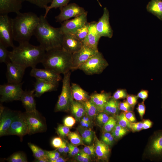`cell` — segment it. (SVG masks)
Masks as SVG:
<instances>
[{
  "label": "cell",
  "mask_w": 162,
  "mask_h": 162,
  "mask_svg": "<svg viewBox=\"0 0 162 162\" xmlns=\"http://www.w3.org/2000/svg\"><path fill=\"white\" fill-rule=\"evenodd\" d=\"M111 97L110 93L102 91L100 93H92L90 95V100L101 112L104 111L106 104Z\"/></svg>",
  "instance_id": "23"
},
{
  "label": "cell",
  "mask_w": 162,
  "mask_h": 162,
  "mask_svg": "<svg viewBox=\"0 0 162 162\" xmlns=\"http://www.w3.org/2000/svg\"><path fill=\"white\" fill-rule=\"evenodd\" d=\"M72 56L62 47L56 48L46 51L41 63L45 68L64 74L72 70Z\"/></svg>",
  "instance_id": "4"
},
{
  "label": "cell",
  "mask_w": 162,
  "mask_h": 162,
  "mask_svg": "<svg viewBox=\"0 0 162 162\" xmlns=\"http://www.w3.org/2000/svg\"><path fill=\"white\" fill-rule=\"evenodd\" d=\"M117 120L114 118L110 117L108 121L102 127L103 132H111L117 124Z\"/></svg>",
  "instance_id": "38"
},
{
  "label": "cell",
  "mask_w": 162,
  "mask_h": 162,
  "mask_svg": "<svg viewBox=\"0 0 162 162\" xmlns=\"http://www.w3.org/2000/svg\"><path fill=\"white\" fill-rule=\"evenodd\" d=\"M30 75L36 79L53 82H58L62 79L60 74L45 68L44 69H39L35 67L32 68Z\"/></svg>",
  "instance_id": "17"
},
{
  "label": "cell",
  "mask_w": 162,
  "mask_h": 162,
  "mask_svg": "<svg viewBox=\"0 0 162 162\" xmlns=\"http://www.w3.org/2000/svg\"><path fill=\"white\" fill-rule=\"evenodd\" d=\"M58 82L48 81L39 79H36L34 84V96L39 97L44 93L56 90Z\"/></svg>",
  "instance_id": "20"
},
{
  "label": "cell",
  "mask_w": 162,
  "mask_h": 162,
  "mask_svg": "<svg viewBox=\"0 0 162 162\" xmlns=\"http://www.w3.org/2000/svg\"><path fill=\"white\" fill-rule=\"evenodd\" d=\"M69 148V150L68 152L69 155L70 156H75L80 152V150L76 146L71 143H68Z\"/></svg>",
  "instance_id": "52"
},
{
  "label": "cell",
  "mask_w": 162,
  "mask_h": 162,
  "mask_svg": "<svg viewBox=\"0 0 162 162\" xmlns=\"http://www.w3.org/2000/svg\"><path fill=\"white\" fill-rule=\"evenodd\" d=\"M138 98L137 96L133 94L128 95L126 101L133 109L137 102Z\"/></svg>",
  "instance_id": "48"
},
{
  "label": "cell",
  "mask_w": 162,
  "mask_h": 162,
  "mask_svg": "<svg viewBox=\"0 0 162 162\" xmlns=\"http://www.w3.org/2000/svg\"><path fill=\"white\" fill-rule=\"evenodd\" d=\"M119 104L117 100L111 97L106 104L103 111L108 115H116L119 110Z\"/></svg>",
  "instance_id": "30"
},
{
  "label": "cell",
  "mask_w": 162,
  "mask_h": 162,
  "mask_svg": "<svg viewBox=\"0 0 162 162\" xmlns=\"http://www.w3.org/2000/svg\"><path fill=\"white\" fill-rule=\"evenodd\" d=\"M9 51L8 57L12 62L25 68L35 67L41 63L46 51L40 45L35 46L28 42L19 44Z\"/></svg>",
  "instance_id": "1"
},
{
  "label": "cell",
  "mask_w": 162,
  "mask_h": 162,
  "mask_svg": "<svg viewBox=\"0 0 162 162\" xmlns=\"http://www.w3.org/2000/svg\"><path fill=\"white\" fill-rule=\"evenodd\" d=\"M95 148L96 156L98 160L107 161L109 156L110 149L109 146L101 140H99L95 136Z\"/></svg>",
  "instance_id": "24"
},
{
  "label": "cell",
  "mask_w": 162,
  "mask_h": 162,
  "mask_svg": "<svg viewBox=\"0 0 162 162\" xmlns=\"http://www.w3.org/2000/svg\"><path fill=\"white\" fill-rule=\"evenodd\" d=\"M132 109L127 101L124 100L123 102L119 103V110L122 111L124 112H127L130 111Z\"/></svg>",
  "instance_id": "51"
},
{
  "label": "cell",
  "mask_w": 162,
  "mask_h": 162,
  "mask_svg": "<svg viewBox=\"0 0 162 162\" xmlns=\"http://www.w3.org/2000/svg\"><path fill=\"white\" fill-rule=\"evenodd\" d=\"M71 88L74 100L83 102L90 99V95L77 84L72 83L71 85Z\"/></svg>",
  "instance_id": "25"
},
{
  "label": "cell",
  "mask_w": 162,
  "mask_h": 162,
  "mask_svg": "<svg viewBox=\"0 0 162 162\" xmlns=\"http://www.w3.org/2000/svg\"><path fill=\"white\" fill-rule=\"evenodd\" d=\"M76 120L72 116H68L63 120L64 125L70 128L72 127L76 123Z\"/></svg>",
  "instance_id": "49"
},
{
  "label": "cell",
  "mask_w": 162,
  "mask_h": 162,
  "mask_svg": "<svg viewBox=\"0 0 162 162\" xmlns=\"http://www.w3.org/2000/svg\"><path fill=\"white\" fill-rule=\"evenodd\" d=\"M126 117L131 122H135L136 118L134 113L131 111L124 112Z\"/></svg>",
  "instance_id": "57"
},
{
  "label": "cell",
  "mask_w": 162,
  "mask_h": 162,
  "mask_svg": "<svg viewBox=\"0 0 162 162\" xmlns=\"http://www.w3.org/2000/svg\"><path fill=\"white\" fill-rule=\"evenodd\" d=\"M97 22L95 21L90 22L88 34L83 44L98 52V43L101 37L96 29Z\"/></svg>",
  "instance_id": "19"
},
{
  "label": "cell",
  "mask_w": 162,
  "mask_h": 162,
  "mask_svg": "<svg viewBox=\"0 0 162 162\" xmlns=\"http://www.w3.org/2000/svg\"><path fill=\"white\" fill-rule=\"evenodd\" d=\"M83 45L82 42L73 34H63L62 47L67 52L73 54L80 50Z\"/></svg>",
  "instance_id": "18"
},
{
  "label": "cell",
  "mask_w": 162,
  "mask_h": 162,
  "mask_svg": "<svg viewBox=\"0 0 162 162\" xmlns=\"http://www.w3.org/2000/svg\"><path fill=\"white\" fill-rule=\"evenodd\" d=\"M63 142V141L60 137H55L52 139L51 144L54 147L57 148L62 145Z\"/></svg>",
  "instance_id": "55"
},
{
  "label": "cell",
  "mask_w": 162,
  "mask_h": 162,
  "mask_svg": "<svg viewBox=\"0 0 162 162\" xmlns=\"http://www.w3.org/2000/svg\"><path fill=\"white\" fill-rule=\"evenodd\" d=\"M56 131L58 134L61 137H64L68 136L70 133V128L62 125H59Z\"/></svg>",
  "instance_id": "44"
},
{
  "label": "cell",
  "mask_w": 162,
  "mask_h": 162,
  "mask_svg": "<svg viewBox=\"0 0 162 162\" xmlns=\"http://www.w3.org/2000/svg\"><path fill=\"white\" fill-rule=\"evenodd\" d=\"M59 9L60 13L55 18L56 22H59L77 17L86 11L83 8L75 3L68 4Z\"/></svg>",
  "instance_id": "10"
},
{
  "label": "cell",
  "mask_w": 162,
  "mask_h": 162,
  "mask_svg": "<svg viewBox=\"0 0 162 162\" xmlns=\"http://www.w3.org/2000/svg\"><path fill=\"white\" fill-rule=\"evenodd\" d=\"M39 19V17L32 12L17 14L12 19L14 40L19 44L28 42L34 34Z\"/></svg>",
  "instance_id": "3"
},
{
  "label": "cell",
  "mask_w": 162,
  "mask_h": 162,
  "mask_svg": "<svg viewBox=\"0 0 162 162\" xmlns=\"http://www.w3.org/2000/svg\"><path fill=\"white\" fill-rule=\"evenodd\" d=\"M70 110L76 121L79 122L86 114L84 106L82 102L74 100L70 105Z\"/></svg>",
  "instance_id": "27"
},
{
  "label": "cell",
  "mask_w": 162,
  "mask_h": 162,
  "mask_svg": "<svg viewBox=\"0 0 162 162\" xmlns=\"http://www.w3.org/2000/svg\"><path fill=\"white\" fill-rule=\"evenodd\" d=\"M87 11L71 20L62 22L59 27L63 34L66 33L74 34L78 29L84 25L87 22Z\"/></svg>",
  "instance_id": "11"
},
{
  "label": "cell",
  "mask_w": 162,
  "mask_h": 162,
  "mask_svg": "<svg viewBox=\"0 0 162 162\" xmlns=\"http://www.w3.org/2000/svg\"><path fill=\"white\" fill-rule=\"evenodd\" d=\"M117 124L125 128L130 129V122L126 117L124 112H122L117 116Z\"/></svg>",
  "instance_id": "36"
},
{
  "label": "cell",
  "mask_w": 162,
  "mask_h": 162,
  "mask_svg": "<svg viewBox=\"0 0 162 162\" xmlns=\"http://www.w3.org/2000/svg\"><path fill=\"white\" fill-rule=\"evenodd\" d=\"M67 161V160L63 158L59 157L54 162H65Z\"/></svg>",
  "instance_id": "61"
},
{
  "label": "cell",
  "mask_w": 162,
  "mask_h": 162,
  "mask_svg": "<svg viewBox=\"0 0 162 162\" xmlns=\"http://www.w3.org/2000/svg\"><path fill=\"white\" fill-rule=\"evenodd\" d=\"M108 65V64L102 54L98 51L80 66L78 69L87 75H92L101 73Z\"/></svg>",
  "instance_id": "7"
},
{
  "label": "cell",
  "mask_w": 162,
  "mask_h": 162,
  "mask_svg": "<svg viewBox=\"0 0 162 162\" xmlns=\"http://www.w3.org/2000/svg\"><path fill=\"white\" fill-rule=\"evenodd\" d=\"M29 90L24 91L21 95L20 100L25 108L26 112H28L29 108Z\"/></svg>",
  "instance_id": "41"
},
{
  "label": "cell",
  "mask_w": 162,
  "mask_h": 162,
  "mask_svg": "<svg viewBox=\"0 0 162 162\" xmlns=\"http://www.w3.org/2000/svg\"><path fill=\"white\" fill-rule=\"evenodd\" d=\"M82 150L90 156L95 157L96 156L95 145L94 144L86 146Z\"/></svg>",
  "instance_id": "47"
},
{
  "label": "cell",
  "mask_w": 162,
  "mask_h": 162,
  "mask_svg": "<svg viewBox=\"0 0 162 162\" xmlns=\"http://www.w3.org/2000/svg\"><path fill=\"white\" fill-rule=\"evenodd\" d=\"M22 115L27 124L28 134L45 132L47 125L44 117L37 110L33 112H25Z\"/></svg>",
  "instance_id": "6"
},
{
  "label": "cell",
  "mask_w": 162,
  "mask_h": 162,
  "mask_svg": "<svg viewBox=\"0 0 162 162\" xmlns=\"http://www.w3.org/2000/svg\"><path fill=\"white\" fill-rule=\"evenodd\" d=\"M28 134V128L22 113L17 112L8 130L7 135H15L21 139Z\"/></svg>",
  "instance_id": "12"
},
{
  "label": "cell",
  "mask_w": 162,
  "mask_h": 162,
  "mask_svg": "<svg viewBox=\"0 0 162 162\" xmlns=\"http://www.w3.org/2000/svg\"><path fill=\"white\" fill-rule=\"evenodd\" d=\"M115 139L110 132H103L101 140L108 146H110L113 144Z\"/></svg>",
  "instance_id": "42"
},
{
  "label": "cell",
  "mask_w": 162,
  "mask_h": 162,
  "mask_svg": "<svg viewBox=\"0 0 162 162\" xmlns=\"http://www.w3.org/2000/svg\"><path fill=\"white\" fill-rule=\"evenodd\" d=\"M75 159L80 162H89L91 161V156L86 153L82 149L80 150L78 153L75 156Z\"/></svg>",
  "instance_id": "40"
},
{
  "label": "cell",
  "mask_w": 162,
  "mask_h": 162,
  "mask_svg": "<svg viewBox=\"0 0 162 162\" xmlns=\"http://www.w3.org/2000/svg\"><path fill=\"white\" fill-rule=\"evenodd\" d=\"M97 1L98 2V3L99 4V5H100V6L101 7V4L100 3L99 1L98 0H97Z\"/></svg>",
  "instance_id": "63"
},
{
  "label": "cell",
  "mask_w": 162,
  "mask_h": 162,
  "mask_svg": "<svg viewBox=\"0 0 162 162\" xmlns=\"http://www.w3.org/2000/svg\"><path fill=\"white\" fill-rule=\"evenodd\" d=\"M70 71L64 74L61 92L55 107L56 112H67L70 110L74 100L70 82Z\"/></svg>",
  "instance_id": "5"
},
{
  "label": "cell",
  "mask_w": 162,
  "mask_h": 162,
  "mask_svg": "<svg viewBox=\"0 0 162 162\" xmlns=\"http://www.w3.org/2000/svg\"><path fill=\"white\" fill-rule=\"evenodd\" d=\"M6 160L9 162H27L25 154L21 152L14 153L8 158Z\"/></svg>",
  "instance_id": "34"
},
{
  "label": "cell",
  "mask_w": 162,
  "mask_h": 162,
  "mask_svg": "<svg viewBox=\"0 0 162 162\" xmlns=\"http://www.w3.org/2000/svg\"><path fill=\"white\" fill-rule=\"evenodd\" d=\"M65 141H63V144L64 148V153L65 154L68 153L69 150V148L68 145V142Z\"/></svg>",
  "instance_id": "60"
},
{
  "label": "cell",
  "mask_w": 162,
  "mask_h": 162,
  "mask_svg": "<svg viewBox=\"0 0 162 162\" xmlns=\"http://www.w3.org/2000/svg\"><path fill=\"white\" fill-rule=\"evenodd\" d=\"M146 9L162 20V0H151L147 4Z\"/></svg>",
  "instance_id": "26"
},
{
  "label": "cell",
  "mask_w": 162,
  "mask_h": 162,
  "mask_svg": "<svg viewBox=\"0 0 162 162\" xmlns=\"http://www.w3.org/2000/svg\"><path fill=\"white\" fill-rule=\"evenodd\" d=\"M98 52L83 44L80 50L72 54V70L78 69L80 66Z\"/></svg>",
  "instance_id": "13"
},
{
  "label": "cell",
  "mask_w": 162,
  "mask_h": 162,
  "mask_svg": "<svg viewBox=\"0 0 162 162\" xmlns=\"http://www.w3.org/2000/svg\"><path fill=\"white\" fill-rule=\"evenodd\" d=\"M77 129L84 143L88 145H90L95 136L93 131L91 129L84 128L80 126Z\"/></svg>",
  "instance_id": "28"
},
{
  "label": "cell",
  "mask_w": 162,
  "mask_h": 162,
  "mask_svg": "<svg viewBox=\"0 0 162 162\" xmlns=\"http://www.w3.org/2000/svg\"><path fill=\"white\" fill-rule=\"evenodd\" d=\"M23 82L19 83H8L0 86V101L2 102L20 100L23 92Z\"/></svg>",
  "instance_id": "9"
},
{
  "label": "cell",
  "mask_w": 162,
  "mask_h": 162,
  "mask_svg": "<svg viewBox=\"0 0 162 162\" xmlns=\"http://www.w3.org/2000/svg\"><path fill=\"white\" fill-rule=\"evenodd\" d=\"M28 2L40 8H45L52 0H23Z\"/></svg>",
  "instance_id": "43"
},
{
  "label": "cell",
  "mask_w": 162,
  "mask_h": 162,
  "mask_svg": "<svg viewBox=\"0 0 162 162\" xmlns=\"http://www.w3.org/2000/svg\"><path fill=\"white\" fill-rule=\"evenodd\" d=\"M128 95L126 90L125 89H119L113 94L111 98L113 99L118 100L126 98Z\"/></svg>",
  "instance_id": "45"
},
{
  "label": "cell",
  "mask_w": 162,
  "mask_h": 162,
  "mask_svg": "<svg viewBox=\"0 0 162 162\" xmlns=\"http://www.w3.org/2000/svg\"><path fill=\"white\" fill-rule=\"evenodd\" d=\"M137 111L141 119H142L146 111V106L144 101L138 104L136 108Z\"/></svg>",
  "instance_id": "53"
},
{
  "label": "cell",
  "mask_w": 162,
  "mask_h": 162,
  "mask_svg": "<svg viewBox=\"0 0 162 162\" xmlns=\"http://www.w3.org/2000/svg\"><path fill=\"white\" fill-rule=\"evenodd\" d=\"M79 122L80 126L84 128L90 129L92 125V123L86 122L81 119Z\"/></svg>",
  "instance_id": "59"
},
{
  "label": "cell",
  "mask_w": 162,
  "mask_h": 162,
  "mask_svg": "<svg viewBox=\"0 0 162 162\" xmlns=\"http://www.w3.org/2000/svg\"><path fill=\"white\" fill-rule=\"evenodd\" d=\"M39 18L34 34L40 45L46 51L62 47L63 34L59 28L51 26L44 15H41Z\"/></svg>",
  "instance_id": "2"
},
{
  "label": "cell",
  "mask_w": 162,
  "mask_h": 162,
  "mask_svg": "<svg viewBox=\"0 0 162 162\" xmlns=\"http://www.w3.org/2000/svg\"><path fill=\"white\" fill-rule=\"evenodd\" d=\"M17 112L0 105V137L7 135L8 130Z\"/></svg>",
  "instance_id": "16"
},
{
  "label": "cell",
  "mask_w": 162,
  "mask_h": 162,
  "mask_svg": "<svg viewBox=\"0 0 162 162\" xmlns=\"http://www.w3.org/2000/svg\"><path fill=\"white\" fill-rule=\"evenodd\" d=\"M142 122H131L130 129L133 132L139 131L142 129Z\"/></svg>",
  "instance_id": "50"
},
{
  "label": "cell",
  "mask_w": 162,
  "mask_h": 162,
  "mask_svg": "<svg viewBox=\"0 0 162 162\" xmlns=\"http://www.w3.org/2000/svg\"><path fill=\"white\" fill-rule=\"evenodd\" d=\"M148 91L147 90H142L137 94V96L138 98L142 99L144 101L148 97Z\"/></svg>",
  "instance_id": "56"
},
{
  "label": "cell",
  "mask_w": 162,
  "mask_h": 162,
  "mask_svg": "<svg viewBox=\"0 0 162 162\" xmlns=\"http://www.w3.org/2000/svg\"><path fill=\"white\" fill-rule=\"evenodd\" d=\"M129 131L128 129L123 128L117 124L111 133L116 139H118L124 135Z\"/></svg>",
  "instance_id": "35"
},
{
  "label": "cell",
  "mask_w": 162,
  "mask_h": 162,
  "mask_svg": "<svg viewBox=\"0 0 162 162\" xmlns=\"http://www.w3.org/2000/svg\"><path fill=\"white\" fill-rule=\"evenodd\" d=\"M110 14L106 7L103 9L102 16L97 22L96 27L97 31L101 37H105L111 38L113 36V31L110 23Z\"/></svg>",
  "instance_id": "15"
},
{
  "label": "cell",
  "mask_w": 162,
  "mask_h": 162,
  "mask_svg": "<svg viewBox=\"0 0 162 162\" xmlns=\"http://www.w3.org/2000/svg\"><path fill=\"white\" fill-rule=\"evenodd\" d=\"M70 0H52L49 6H47L45 8V13L44 15L45 17H46L50 10L52 9L57 8H60L68 4Z\"/></svg>",
  "instance_id": "31"
},
{
  "label": "cell",
  "mask_w": 162,
  "mask_h": 162,
  "mask_svg": "<svg viewBox=\"0 0 162 162\" xmlns=\"http://www.w3.org/2000/svg\"><path fill=\"white\" fill-rule=\"evenodd\" d=\"M6 64L8 82L19 83L21 82L26 68L10 61H8Z\"/></svg>",
  "instance_id": "14"
},
{
  "label": "cell",
  "mask_w": 162,
  "mask_h": 162,
  "mask_svg": "<svg viewBox=\"0 0 162 162\" xmlns=\"http://www.w3.org/2000/svg\"><path fill=\"white\" fill-rule=\"evenodd\" d=\"M56 150L60 153H64V148L63 143L60 146L57 148Z\"/></svg>",
  "instance_id": "62"
},
{
  "label": "cell",
  "mask_w": 162,
  "mask_h": 162,
  "mask_svg": "<svg viewBox=\"0 0 162 162\" xmlns=\"http://www.w3.org/2000/svg\"><path fill=\"white\" fill-rule=\"evenodd\" d=\"M89 24L90 22H87L84 25L78 29L74 34H73L82 43L88 34Z\"/></svg>",
  "instance_id": "32"
},
{
  "label": "cell",
  "mask_w": 162,
  "mask_h": 162,
  "mask_svg": "<svg viewBox=\"0 0 162 162\" xmlns=\"http://www.w3.org/2000/svg\"><path fill=\"white\" fill-rule=\"evenodd\" d=\"M68 137L70 142L75 146L84 145L81 136L77 132H70Z\"/></svg>",
  "instance_id": "33"
},
{
  "label": "cell",
  "mask_w": 162,
  "mask_h": 162,
  "mask_svg": "<svg viewBox=\"0 0 162 162\" xmlns=\"http://www.w3.org/2000/svg\"><path fill=\"white\" fill-rule=\"evenodd\" d=\"M8 14L0 15V42L6 47H11L14 45V32L12 19Z\"/></svg>",
  "instance_id": "8"
},
{
  "label": "cell",
  "mask_w": 162,
  "mask_h": 162,
  "mask_svg": "<svg viewBox=\"0 0 162 162\" xmlns=\"http://www.w3.org/2000/svg\"><path fill=\"white\" fill-rule=\"evenodd\" d=\"M46 152L49 162H54L56 160L60 157V153L56 150L52 151H46Z\"/></svg>",
  "instance_id": "46"
},
{
  "label": "cell",
  "mask_w": 162,
  "mask_h": 162,
  "mask_svg": "<svg viewBox=\"0 0 162 162\" xmlns=\"http://www.w3.org/2000/svg\"><path fill=\"white\" fill-rule=\"evenodd\" d=\"M6 47L1 43L0 42V62L6 63L8 61L9 51H8Z\"/></svg>",
  "instance_id": "39"
},
{
  "label": "cell",
  "mask_w": 162,
  "mask_h": 162,
  "mask_svg": "<svg viewBox=\"0 0 162 162\" xmlns=\"http://www.w3.org/2000/svg\"><path fill=\"white\" fill-rule=\"evenodd\" d=\"M82 103L84 106L86 114L92 121L95 119L100 112L96 107L90 99Z\"/></svg>",
  "instance_id": "29"
},
{
  "label": "cell",
  "mask_w": 162,
  "mask_h": 162,
  "mask_svg": "<svg viewBox=\"0 0 162 162\" xmlns=\"http://www.w3.org/2000/svg\"><path fill=\"white\" fill-rule=\"evenodd\" d=\"M28 145L36 159H44L49 160L45 159L41 156L36 149L35 147V145L31 143H28Z\"/></svg>",
  "instance_id": "54"
},
{
  "label": "cell",
  "mask_w": 162,
  "mask_h": 162,
  "mask_svg": "<svg viewBox=\"0 0 162 162\" xmlns=\"http://www.w3.org/2000/svg\"><path fill=\"white\" fill-rule=\"evenodd\" d=\"M142 129H146L151 128L153 122L149 119L145 120L142 122Z\"/></svg>",
  "instance_id": "58"
},
{
  "label": "cell",
  "mask_w": 162,
  "mask_h": 162,
  "mask_svg": "<svg viewBox=\"0 0 162 162\" xmlns=\"http://www.w3.org/2000/svg\"><path fill=\"white\" fill-rule=\"evenodd\" d=\"M110 117L108 114L103 111L100 112L95 119L97 124L100 127H103L109 120Z\"/></svg>",
  "instance_id": "37"
},
{
  "label": "cell",
  "mask_w": 162,
  "mask_h": 162,
  "mask_svg": "<svg viewBox=\"0 0 162 162\" xmlns=\"http://www.w3.org/2000/svg\"><path fill=\"white\" fill-rule=\"evenodd\" d=\"M149 152L152 156L162 158V130L156 132L152 137L149 148Z\"/></svg>",
  "instance_id": "22"
},
{
  "label": "cell",
  "mask_w": 162,
  "mask_h": 162,
  "mask_svg": "<svg viewBox=\"0 0 162 162\" xmlns=\"http://www.w3.org/2000/svg\"><path fill=\"white\" fill-rule=\"evenodd\" d=\"M23 0H0V14L20 12Z\"/></svg>",
  "instance_id": "21"
}]
</instances>
